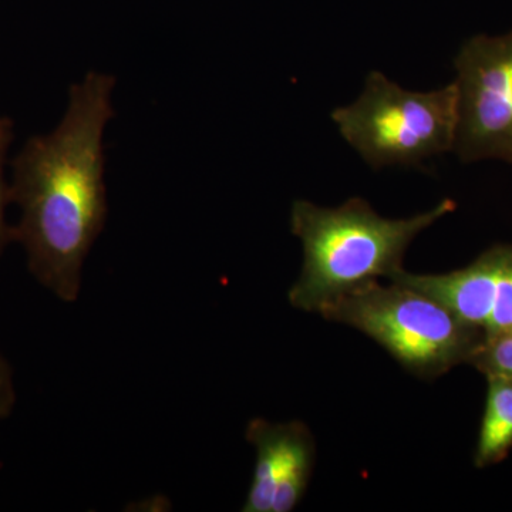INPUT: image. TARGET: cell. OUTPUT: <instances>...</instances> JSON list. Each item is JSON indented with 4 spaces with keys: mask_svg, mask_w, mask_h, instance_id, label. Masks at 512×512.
<instances>
[{
    "mask_svg": "<svg viewBox=\"0 0 512 512\" xmlns=\"http://www.w3.org/2000/svg\"><path fill=\"white\" fill-rule=\"evenodd\" d=\"M113 87L109 74H87L70 89L59 126L29 138L12 164L15 242L33 278L66 303L79 298L84 261L106 222L103 133Z\"/></svg>",
    "mask_w": 512,
    "mask_h": 512,
    "instance_id": "1",
    "label": "cell"
},
{
    "mask_svg": "<svg viewBox=\"0 0 512 512\" xmlns=\"http://www.w3.org/2000/svg\"><path fill=\"white\" fill-rule=\"evenodd\" d=\"M454 210L453 201L443 200L423 214L392 220L362 198L336 208L293 202L291 231L301 239L303 264L289 302L299 311L319 313L353 289L392 278L402 271L414 238Z\"/></svg>",
    "mask_w": 512,
    "mask_h": 512,
    "instance_id": "2",
    "label": "cell"
},
{
    "mask_svg": "<svg viewBox=\"0 0 512 512\" xmlns=\"http://www.w3.org/2000/svg\"><path fill=\"white\" fill-rule=\"evenodd\" d=\"M375 340L396 362L420 379H436L470 363L481 340L443 303L412 286L370 282L328 303L318 313Z\"/></svg>",
    "mask_w": 512,
    "mask_h": 512,
    "instance_id": "3",
    "label": "cell"
},
{
    "mask_svg": "<svg viewBox=\"0 0 512 512\" xmlns=\"http://www.w3.org/2000/svg\"><path fill=\"white\" fill-rule=\"evenodd\" d=\"M340 136L370 167L416 165L454 148L458 123L456 84L412 92L380 72L369 73L363 92L333 110Z\"/></svg>",
    "mask_w": 512,
    "mask_h": 512,
    "instance_id": "4",
    "label": "cell"
},
{
    "mask_svg": "<svg viewBox=\"0 0 512 512\" xmlns=\"http://www.w3.org/2000/svg\"><path fill=\"white\" fill-rule=\"evenodd\" d=\"M458 123L453 151L463 163L512 164V32L470 37L456 60Z\"/></svg>",
    "mask_w": 512,
    "mask_h": 512,
    "instance_id": "5",
    "label": "cell"
},
{
    "mask_svg": "<svg viewBox=\"0 0 512 512\" xmlns=\"http://www.w3.org/2000/svg\"><path fill=\"white\" fill-rule=\"evenodd\" d=\"M389 281L426 293L484 336L512 332V245L488 249L473 264L447 274L402 269Z\"/></svg>",
    "mask_w": 512,
    "mask_h": 512,
    "instance_id": "6",
    "label": "cell"
},
{
    "mask_svg": "<svg viewBox=\"0 0 512 512\" xmlns=\"http://www.w3.org/2000/svg\"><path fill=\"white\" fill-rule=\"evenodd\" d=\"M255 448L251 487L242 505L244 512H291L308 490L315 440L301 421L272 423L252 419L245 433Z\"/></svg>",
    "mask_w": 512,
    "mask_h": 512,
    "instance_id": "7",
    "label": "cell"
},
{
    "mask_svg": "<svg viewBox=\"0 0 512 512\" xmlns=\"http://www.w3.org/2000/svg\"><path fill=\"white\" fill-rule=\"evenodd\" d=\"M488 392L476 450L478 467L491 466L512 448V377L487 375Z\"/></svg>",
    "mask_w": 512,
    "mask_h": 512,
    "instance_id": "8",
    "label": "cell"
},
{
    "mask_svg": "<svg viewBox=\"0 0 512 512\" xmlns=\"http://www.w3.org/2000/svg\"><path fill=\"white\" fill-rule=\"evenodd\" d=\"M470 363L485 375H505L512 377V332L484 336Z\"/></svg>",
    "mask_w": 512,
    "mask_h": 512,
    "instance_id": "9",
    "label": "cell"
},
{
    "mask_svg": "<svg viewBox=\"0 0 512 512\" xmlns=\"http://www.w3.org/2000/svg\"><path fill=\"white\" fill-rule=\"evenodd\" d=\"M10 141H12V128L0 134V256L12 242H15V227L10 225L6 218L8 205L12 204L10 184L5 180L6 153H8Z\"/></svg>",
    "mask_w": 512,
    "mask_h": 512,
    "instance_id": "10",
    "label": "cell"
},
{
    "mask_svg": "<svg viewBox=\"0 0 512 512\" xmlns=\"http://www.w3.org/2000/svg\"><path fill=\"white\" fill-rule=\"evenodd\" d=\"M16 400H18V394H16L12 366L8 359L0 353V420L12 416Z\"/></svg>",
    "mask_w": 512,
    "mask_h": 512,
    "instance_id": "11",
    "label": "cell"
},
{
    "mask_svg": "<svg viewBox=\"0 0 512 512\" xmlns=\"http://www.w3.org/2000/svg\"><path fill=\"white\" fill-rule=\"evenodd\" d=\"M9 128H12V123L8 119H0V134L5 133Z\"/></svg>",
    "mask_w": 512,
    "mask_h": 512,
    "instance_id": "12",
    "label": "cell"
}]
</instances>
